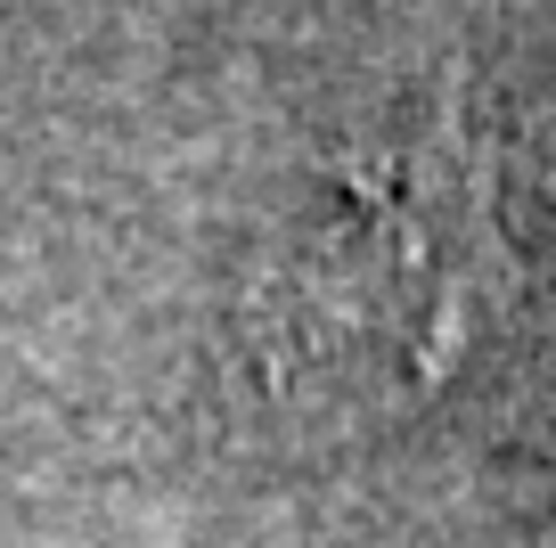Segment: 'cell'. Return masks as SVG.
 <instances>
[{"mask_svg": "<svg viewBox=\"0 0 556 548\" xmlns=\"http://www.w3.org/2000/svg\"><path fill=\"white\" fill-rule=\"evenodd\" d=\"M516 287L500 132L451 66L312 189L245 287V327L270 385L434 394Z\"/></svg>", "mask_w": 556, "mask_h": 548, "instance_id": "obj_1", "label": "cell"}]
</instances>
